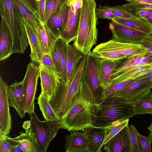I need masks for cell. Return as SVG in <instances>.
Segmentation results:
<instances>
[{
    "instance_id": "1",
    "label": "cell",
    "mask_w": 152,
    "mask_h": 152,
    "mask_svg": "<svg viewBox=\"0 0 152 152\" xmlns=\"http://www.w3.org/2000/svg\"><path fill=\"white\" fill-rule=\"evenodd\" d=\"M98 110V104L92 102L90 88L82 75L78 91L59 124L69 131H85L92 126Z\"/></svg>"
},
{
    "instance_id": "2",
    "label": "cell",
    "mask_w": 152,
    "mask_h": 152,
    "mask_svg": "<svg viewBox=\"0 0 152 152\" xmlns=\"http://www.w3.org/2000/svg\"><path fill=\"white\" fill-rule=\"evenodd\" d=\"M96 8L95 0H83L78 33L73 44L86 55L97 43Z\"/></svg>"
},
{
    "instance_id": "3",
    "label": "cell",
    "mask_w": 152,
    "mask_h": 152,
    "mask_svg": "<svg viewBox=\"0 0 152 152\" xmlns=\"http://www.w3.org/2000/svg\"><path fill=\"white\" fill-rule=\"evenodd\" d=\"M0 14L10 31L13 53H23L29 43L23 17L14 0H0Z\"/></svg>"
},
{
    "instance_id": "4",
    "label": "cell",
    "mask_w": 152,
    "mask_h": 152,
    "mask_svg": "<svg viewBox=\"0 0 152 152\" xmlns=\"http://www.w3.org/2000/svg\"><path fill=\"white\" fill-rule=\"evenodd\" d=\"M97 118L92 126L103 127L118 121L126 120L134 116L132 103L110 95L98 104Z\"/></svg>"
},
{
    "instance_id": "5",
    "label": "cell",
    "mask_w": 152,
    "mask_h": 152,
    "mask_svg": "<svg viewBox=\"0 0 152 152\" xmlns=\"http://www.w3.org/2000/svg\"><path fill=\"white\" fill-rule=\"evenodd\" d=\"M86 55L82 58L69 86L63 81L55 92L49 102L60 119L71 105L73 98L77 92L83 74Z\"/></svg>"
},
{
    "instance_id": "6",
    "label": "cell",
    "mask_w": 152,
    "mask_h": 152,
    "mask_svg": "<svg viewBox=\"0 0 152 152\" xmlns=\"http://www.w3.org/2000/svg\"><path fill=\"white\" fill-rule=\"evenodd\" d=\"M29 114L30 129L37 139L38 152H46L51 141L61 129L58 121H41L34 112Z\"/></svg>"
},
{
    "instance_id": "7",
    "label": "cell",
    "mask_w": 152,
    "mask_h": 152,
    "mask_svg": "<svg viewBox=\"0 0 152 152\" xmlns=\"http://www.w3.org/2000/svg\"><path fill=\"white\" fill-rule=\"evenodd\" d=\"M83 76L90 88L92 102L98 104L103 100L104 88L99 75L96 58L86 55Z\"/></svg>"
},
{
    "instance_id": "8",
    "label": "cell",
    "mask_w": 152,
    "mask_h": 152,
    "mask_svg": "<svg viewBox=\"0 0 152 152\" xmlns=\"http://www.w3.org/2000/svg\"><path fill=\"white\" fill-rule=\"evenodd\" d=\"M39 73V66L36 65L32 61L28 64L23 80L26 94L25 111L28 114L34 112V102Z\"/></svg>"
},
{
    "instance_id": "9",
    "label": "cell",
    "mask_w": 152,
    "mask_h": 152,
    "mask_svg": "<svg viewBox=\"0 0 152 152\" xmlns=\"http://www.w3.org/2000/svg\"><path fill=\"white\" fill-rule=\"evenodd\" d=\"M69 10L65 29L61 38L68 43L74 41L78 33L83 0H68Z\"/></svg>"
},
{
    "instance_id": "10",
    "label": "cell",
    "mask_w": 152,
    "mask_h": 152,
    "mask_svg": "<svg viewBox=\"0 0 152 152\" xmlns=\"http://www.w3.org/2000/svg\"><path fill=\"white\" fill-rule=\"evenodd\" d=\"M109 28L112 33V39L122 43L140 44L150 35L113 21L110 23Z\"/></svg>"
},
{
    "instance_id": "11",
    "label": "cell",
    "mask_w": 152,
    "mask_h": 152,
    "mask_svg": "<svg viewBox=\"0 0 152 152\" xmlns=\"http://www.w3.org/2000/svg\"><path fill=\"white\" fill-rule=\"evenodd\" d=\"M39 66L41 88V93L49 102L58 86L63 80L56 69L46 66L42 63L39 64Z\"/></svg>"
},
{
    "instance_id": "12",
    "label": "cell",
    "mask_w": 152,
    "mask_h": 152,
    "mask_svg": "<svg viewBox=\"0 0 152 152\" xmlns=\"http://www.w3.org/2000/svg\"><path fill=\"white\" fill-rule=\"evenodd\" d=\"M152 88V78L134 80L111 95L126 102L132 103L141 94Z\"/></svg>"
},
{
    "instance_id": "13",
    "label": "cell",
    "mask_w": 152,
    "mask_h": 152,
    "mask_svg": "<svg viewBox=\"0 0 152 152\" xmlns=\"http://www.w3.org/2000/svg\"><path fill=\"white\" fill-rule=\"evenodd\" d=\"M8 85L0 77V137L9 134L12 129L7 90Z\"/></svg>"
},
{
    "instance_id": "14",
    "label": "cell",
    "mask_w": 152,
    "mask_h": 152,
    "mask_svg": "<svg viewBox=\"0 0 152 152\" xmlns=\"http://www.w3.org/2000/svg\"><path fill=\"white\" fill-rule=\"evenodd\" d=\"M150 63H152V53L147 50L143 53L121 59L113 70L110 82L137 66Z\"/></svg>"
},
{
    "instance_id": "15",
    "label": "cell",
    "mask_w": 152,
    "mask_h": 152,
    "mask_svg": "<svg viewBox=\"0 0 152 152\" xmlns=\"http://www.w3.org/2000/svg\"><path fill=\"white\" fill-rule=\"evenodd\" d=\"M7 94L10 106L15 108L21 118H24L25 111L26 94L23 80L12 84L7 87Z\"/></svg>"
},
{
    "instance_id": "16",
    "label": "cell",
    "mask_w": 152,
    "mask_h": 152,
    "mask_svg": "<svg viewBox=\"0 0 152 152\" xmlns=\"http://www.w3.org/2000/svg\"><path fill=\"white\" fill-rule=\"evenodd\" d=\"M66 136L65 145L66 152H87L88 129L83 132L70 131Z\"/></svg>"
},
{
    "instance_id": "17",
    "label": "cell",
    "mask_w": 152,
    "mask_h": 152,
    "mask_svg": "<svg viewBox=\"0 0 152 152\" xmlns=\"http://www.w3.org/2000/svg\"><path fill=\"white\" fill-rule=\"evenodd\" d=\"M69 10V6L67 1L63 10L58 14H52L45 24L49 31L57 38H61L65 29Z\"/></svg>"
},
{
    "instance_id": "18",
    "label": "cell",
    "mask_w": 152,
    "mask_h": 152,
    "mask_svg": "<svg viewBox=\"0 0 152 152\" xmlns=\"http://www.w3.org/2000/svg\"><path fill=\"white\" fill-rule=\"evenodd\" d=\"M127 126L122 129L104 145V150L106 152H130V143Z\"/></svg>"
},
{
    "instance_id": "19",
    "label": "cell",
    "mask_w": 152,
    "mask_h": 152,
    "mask_svg": "<svg viewBox=\"0 0 152 152\" xmlns=\"http://www.w3.org/2000/svg\"><path fill=\"white\" fill-rule=\"evenodd\" d=\"M73 44H68L66 66V81L68 87L82 58L86 56Z\"/></svg>"
},
{
    "instance_id": "20",
    "label": "cell",
    "mask_w": 152,
    "mask_h": 152,
    "mask_svg": "<svg viewBox=\"0 0 152 152\" xmlns=\"http://www.w3.org/2000/svg\"><path fill=\"white\" fill-rule=\"evenodd\" d=\"M43 54H50L51 52L58 39L48 29L44 24L40 22L34 28Z\"/></svg>"
},
{
    "instance_id": "21",
    "label": "cell",
    "mask_w": 152,
    "mask_h": 152,
    "mask_svg": "<svg viewBox=\"0 0 152 152\" xmlns=\"http://www.w3.org/2000/svg\"><path fill=\"white\" fill-rule=\"evenodd\" d=\"M23 20L30 46V56L32 61L42 63L43 54L41 51L35 28L23 17Z\"/></svg>"
},
{
    "instance_id": "22",
    "label": "cell",
    "mask_w": 152,
    "mask_h": 152,
    "mask_svg": "<svg viewBox=\"0 0 152 152\" xmlns=\"http://www.w3.org/2000/svg\"><path fill=\"white\" fill-rule=\"evenodd\" d=\"M13 54V42L10 31L4 18L1 17L0 27V60L2 61Z\"/></svg>"
},
{
    "instance_id": "23",
    "label": "cell",
    "mask_w": 152,
    "mask_h": 152,
    "mask_svg": "<svg viewBox=\"0 0 152 152\" xmlns=\"http://www.w3.org/2000/svg\"><path fill=\"white\" fill-rule=\"evenodd\" d=\"M88 129L87 152H100L103 146L106 132L104 129L91 126Z\"/></svg>"
},
{
    "instance_id": "24",
    "label": "cell",
    "mask_w": 152,
    "mask_h": 152,
    "mask_svg": "<svg viewBox=\"0 0 152 152\" xmlns=\"http://www.w3.org/2000/svg\"><path fill=\"white\" fill-rule=\"evenodd\" d=\"M105 43L117 53L128 57L141 54L147 51L140 44L122 43L113 39Z\"/></svg>"
},
{
    "instance_id": "25",
    "label": "cell",
    "mask_w": 152,
    "mask_h": 152,
    "mask_svg": "<svg viewBox=\"0 0 152 152\" xmlns=\"http://www.w3.org/2000/svg\"><path fill=\"white\" fill-rule=\"evenodd\" d=\"M96 59L99 77L104 89L110 83L113 70L121 59L114 61L97 58Z\"/></svg>"
},
{
    "instance_id": "26",
    "label": "cell",
    "mask_w": 152,
    "mask_h": 152,
    "mask_svg": "<svg viewBox=\"0 0 152 152\" xmlns=\"http://www.w3.org/2000/svg\"><path fill=\"white\" fill-rule=\"evenodd\" d=\"M134 115H152V91L149 90L137 97L132 103Z\"/></svg>"
},
{
    "instance_id": "27",
    "label": "cell",
    "mask_w": 152,
    "mask_h": 152,
    "mask_svg": "<svg viewBox=\"0 0 152 152\" xmlns=\"http://www.w3.org/2000/svg\"><path fill=\"white\" fill-rule=\"evenodd\" d=\"M12 138L20 145L24 152H38L37 139L30 129L25 132H20L19 136Z\"/></svg>"
},
{
    "instance_id": "28",
    "label": "cell",
    "mask_w": 152,
    "mask_h": 152,
    "mask_svg": "<svg viewBox=\"0 0 152 152\" xmlns=\"http://www.w3.org/2000/svg\"><path fill=\"white\" fill-rule=\"evenodd\" d=\"M112 21L149 35L152 33V26L145 18L133 19L115 17Z\"/></svg>"
},
{
    "instance_id": "29",
    "label": "cell",
    "mask_w": 152,
    "mask_h": 152,
    "mask_svg": "<svg viewBox=\"0 0 152 152\" xmlns=\"http://www.w3.org/2000/svg\"><path fill=\"white\" fill-rule=\"evenodd\" d=\"M37 103L45 120H59V118L52 107L48 100L41 93L38 98Z\"/></svg>"
},
{
    "instance_id": "30",
    "label": "cell",
    "mask_w": 152,
    "mask_h": 152,
    "mask_svg": "<svg viewBox=\"0 0 152 152\" xmlns=\"http://www.w3.org/2000/svg\"><path fill=\"white\" fill-rule=\"evenodd\" d=\"M152 69V63L139 66L121 75L110 82L116 80H127L130 79L134 80L142 73Z\"/></svg>"
},
{
    "instance_id": "31",
    "label": "cell",
    "mask_w": 152,
    "mask_h": 152,
    "mask_svg": "<svg viewBox=\"0 0 152 152\" xmlns=\"http://www.w3.org/2000/svg\"><path fill=\"white\" fill-rule=\"evenodd\" d=\"M67 1L68 0H46L45 24L52 14H58L63 10Z\"/></svg>"
},
{
    "instance_id": "32",
    "label": "cell",
    "mask_w": 152,
    "mask_h": 152,
    "mask_svg": "<svg viewBox=\"0 0 152 152\" xmlns=\"http://www.w3.org/2000/svg\"><path fill=\"white\" fill-rule=\"evenodd\" d=\"M23 17L34 27L40 22L39 19L22 0H14Z\"/></svg>"
},
{
    "instance_id": "33",
    "label": "cell",
    "mask_w": 152,
    "mask_h": 152,
    "mask_svg": "<svg viewBox=\"0 0 152 152\" xmlns=\"http://www.w3.org/2000/svg\"><path fill=\"white\" fill-rule=\"evenodd\" d=\"M129 119H127L122 121L118 122L115 124H111L110 125L103 127H99L105 130L106 136L103 144V145L109 140L119 132L122 129L129 125Z\"/></svg>"
},
{
    "instance_id": "34",
    "label": "cell",
    "mask_w": 152,
    "mask_h": 152,
    "mask_svg": "<svg viewBox=\"0 0 152 152\" xmlns=\"http://www.w3.org/2000/svg\"><path fill=\"white\" fill-rule=\"evenodd\" d=\"M134 80L130 79L127 80H116L110 82L104 89L103 100L121 89Z\"/></svg>"
},
{
    "instance_id": "35",
    "label": "cell",
    "mask_w": 152,
    "mask_h": 152,
    "mask_svg": "<svg viewBox=\"0 0 152 152\" xmlns=\"http://www.w3.org/2000/svg\"><path fill=\"white\" fill-rule=\"evenodd\" d=\"M106 8L116 17L121 18L136 19L138 18L129 9L122 5L111 6L105 5Z\"/></svg>"
},
{
    "instance_id": "36",
    "label": "cell",
    "mask_w": 152,
    "mask_h": 152,
    "mask_svg": "<svg viewBox=\"0 0 152 152\" xmlns=\"http://www.w3.org/2000/svg\"><path fill=\"white\" fill-rule=\"evenodd\" d=\"M50 54L56 70L61 76V38H58Z\"/></svg>"
},
{
    "instance_id": "37",
    "label": "cell",
    "mask_w": 152,
    "mask_h": 152,
    "mask_svg": "<svg viewBox=\"0 0 152 152\" xmlns=\"http://www.w3.org/2000/svg\"><path fill=\"white\" fill-rule=\"evenodd\" d=\"M127 129L130 140V152H142L138 142V132L133 125H128Z\"/></svg>"
},
{
    "instance_id": "38",
    "label": "cell",
    "mask_w": 152,
    "mask_h": 152,
    "mask_svg": "<svg viewBox=\"0 0 152 152\" xmlns=\"http://www.w3.org/2000/svg\"><path fill=\"white\" fill-rule=\"evenodd\" d=\"M68 43L61 38V77L65 83L66 81V66Z\"/></svg>"
},
{
    "instance_id": "39",
    "label": "cell",
    "mask_w": 152,
    "mask_h": 152,
    "mask_svg": "<svg viewBox=\"0 0 152 152\" xmlns=\"http://www.w3.org/2000/svg\"><path fill=\"white\" fill-rule=\"evenodd\" d=\"M18 144L12 139L9 134L0 137V152H11Z\"/></svg>"
},
{
    "instance_id": "40",
    "label": "cell",
    "mask_w": 152,
    "mask_h": 152,
    "mask_svg": "<svg viewBox=\"0 0 152 152\" xmlns=\"http://www.w3.org/2000/svg\"><path fill=\"white\" fill-rule=\"evenodd\" d=\"M138 142L141 147L142 152H151L152 132H150L147 136L142 135L138 133Z\"/></svg>"
},
{
    "instance_id": "41",
    "label": "cell",
    "mask_w": 152,
    "mask_h": 152,
    "mask_svg": "<svg viewBox=\"0 0 152 152\" xmlns=\"http://www.w3.org/2000/svg\"><path fill=\"white\" fill-rule=\"evenodd\" d=\"M95 15L97 19L104 18L113 20L115 16L105 6V5H99L97 8H96Z\"/></svg>"
},
{
    "instance_id": "42",
    "label": "cell",
    "mask_w": 152,
    "mask_h": 152,
    "mask_svg": "<svg viewBox=\"0 0 152 152\" xmlns=\"http://www.w3.org/2000/svg\"><path fill=\"white\" fill-rule=\"evenodd\" d=\"M35 0L36 2L39 18L40 22L45 24L46 0Z\"/></svg>"
},
{
    "instance_id": "43",
    "label": "cell",
    "mask_w": 152,
    "mask_h": 152,
    "mask_svg": "<svg viewBox=\"0 0 152 152\" xmlns=\"http://www.w3.org/2000/svg\"><path fill=\"white\" fill-rule=\"evenodd\" d=\"M124 7L129 9L132 12H135L144 9H152V4L144 3H128L123 5Z\"/></svg>"
},
{
    "instance_id": "44",
    "label": "cell",
    "mask_w": 152,
    "mask_h": 152,
    "mask_svg": "<svg viewBox=\"0 0 152 152\" xmlns=\"http://www.w3.org/2000/svg\"><path fill=\"white\" fill-rule=\"evenodd\" d=\"M42 63L46 66L56 69L51 54H44L42 57Z\"/></svg>"
},
{
    "instance_id": "45",
    "label": "cell",
    "mask_w": 152,
    "mask_h": 152,
    "mask_svg": "<svg viewBox=\"0 0 152 152\" xmlns=\"http://www.w3.org/2000/svg\"><path fill=\"white\" fill-rule=\"evenodd\" d=\"M38 18V11L36 2L35 0H22Z\"/></svg>"
},
{
    "instance_id": "46",
    "label": "cell",
    "mask_w": 152,
    "mask_h": 152,
    "mask_svg": "<svg viewBox=\"0 0 152 152\" xmlns=\"http://www.w3.org/2000/svg\"><path fill=\"white\" fill-rule=\"evenodd\" d=\"M152 12V9H144L135 12L134 14L138 18H143Z\"/></svg>"
},
{
    "instance_id": "47",
    "label": "cell",
    "mask_w": 152,
    "mask_h": 152,
    "mask_svg": "<svg viewBox=\"0 0 152 152\" xmlns=\"http://www.w3.org/2000/svg\"><path fill=\"white\" fill-rule=\"evenodd\" d=\"M148 37L140 44L146 50L152 53V42Z\"/></svg>"
},
{
    "instance_id": "48",
    "label": "cell",
    "mask_w": 152,
    "mask_h": 152,
    "mask_svg": "<svg viewBox=\"0 0 152 152\" xmlns=\"http://www.w3.org/2000/svg\"><path fill=\"white\" fill-rule=\"evenodd\" d=\"M152 78V69L144 72L134 80H137L145 78Z\"/></svg>"
},
{
    "instance_id": "49",
    "label": "cell",
    "mask_w": 152,
    "mask_h": 152,
    "mask_svg": "<svg viewBox=\"0 0 152 152\" xmlns=\"http://www.w3.org/2000/svg\"><path fill=\"white\" fill-rule=\"evenodd\" d=\"M131 3L152 4V0H126Z\"/></svg>"
},
{
    "instance_id": "50",
    "label": "cell",
    "mask_w": 152,
    "mask_h": 152,
    "mask_svg": "<svg viewBox=\"0 0 152 152\" xmlns=\"http://www.w3.org/2000/svg\"><path fill=\"white\" fill-rule=\"evenodd\" d=\"M11 152H24V151L20 145L18 144L12 149Z\"/></svg>"
},
{
    "instance_id": "51",
    "label": "cell",
    "mask_w": 152,
    "mask_h": 152,
    "mask_svg": "<svg viewBox=\"0 0 152 152\" xmlns=\"http://www.w3.org/2000/svg\"><path fill=\"white\" fill-rule=\"evenodd\" d=\"M148 22L152 26V12L145 17Z\"/></svg>"
},
{
    "instance_id": "52",
    "label": "cell",
    "mask_w": 152,
    "mask_h": 152,
    "mask_svg": "<svg viewBox=\"0 0 152 152\" xmlns=\"http://www.w3.org/2000/svg\"><path fill=\"white\" fill-rule=\"evenodd\" d=\"M148 129L150 131V132H152V122L148 127Z\"/></svg>"
},
{
    "instance_id": "53",
    "label": "cell",
    "mask_w": 152,
    "mask_h": 152,
    "mask_svg": "<svg viewBox=\"0 0 152 152\" xmlns=\"http://www.w3.org/2000/svg\"><path fill=\"white\" fill-rule=\"evenodd\" d=\"M148 37L152 42V33Z\"/></svg>"
},
{
    "instance_id": "54",
    "label": "cell",
    "mask_w": 152,
    "mask_h": 152,
    "mask_svg": "<svg viewBox=\"0 0 152 152\" xmlns=\"http://www.w3.org/2000/svg\"><path fill=\"white\" fill-rule=\"evenodd\" d=\"M151 152H152V142L151 145Z\"/></svg>"
}]
</instances>
